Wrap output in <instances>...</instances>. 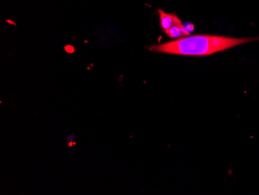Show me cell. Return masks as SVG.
Listing matches in <instances>:
<instances>
[{
    "mask_svg": "<svg viewBox=\"0 0 259 195\" xmlns=\"http://www.w3.org/2000/svg\"><path fill=\"white\" fill-rule=\"evenodd\" d=\"M255 41H259V37H229L196 34L161 45H152L148 49L151 52L158 53L185 56H206Z\"/></svg>",
    "mask_w": 259,
    "mask_h": 195,
    "instance_id": "1",
    "label": "cell"
},
{
    "mask_svg": "<svg viewBox=\"0 0 259 195\" xmlns=\"http://www.w3.org/2000/svg\"><path fill=\"white\" fill-rule=\"evenodd\" d=\"M160 17V25L164 33H166L176 23L180 21V18L175 14H167L162 10H158Z\"/></svg>",
    "mask_w": 259,
    "mask_h": 195,
    "instance_id": "2",
    "label": "cell"
},
{
    "mask_svg": "<svg viewBox=\"0 0 259 195\" xmlns=\"http://www.w3.org/2000/svg\"><path fill=\"white\" fill-rule=\"evenodd\" d=\"M165 33L168 37L172 39L181 38V37H187L191 34L186 30L184 24L182 23L181 20L176 23Z\"/></svg>",
    "mask_w": 259,
    "mask_h": 195,
    "instance_id": "3",
    "label": "cell"
},
{
    "mask_svg": "<svg viewBox=\"0 0 259 195\" xmlns=\"http://www.w3.org/2000/svg\"><path fill=\"white\" fill-rule=\"evenodd\" d=\"M185 28H186V30H187L189 33H191L194 30V25L193 24H184Z\"/></svg>",
    "mask_w": 259,
    "mask_h": 195,
    "instance_id": "4",
    "label": "cell"
}]
</instances>
